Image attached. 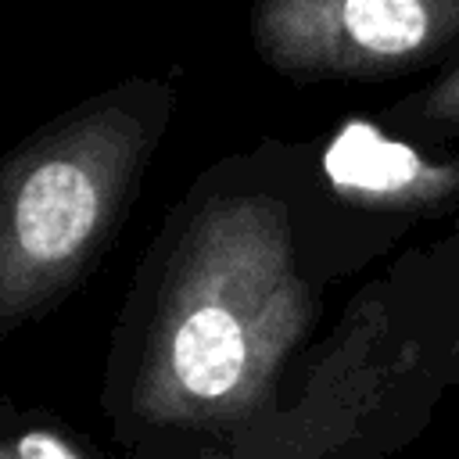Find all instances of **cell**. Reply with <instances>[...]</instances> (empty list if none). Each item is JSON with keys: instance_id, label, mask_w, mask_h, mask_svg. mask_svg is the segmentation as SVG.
Here are the masks:
<instances>
[{"instance_id": "6da1fadb", "label": "cell", "mask_w": 459, "mask_h": 459, "mask_svg": "<svg viewBox=\"0 0 459 459\" xmlns=\"http://www.w3.org/2000/svg\"><path fill=\"white\" fill-rule=\"evenodd\" d=\"M316 143L265 140L212 165L169 222L118 420L158 434L251 430L319 323L301 219Z\"/></svg>"}, {"instance_id": "7a4b0ae2", "label": "cell", "mask_w": 459, "mask_h": 459, "mask_svg": "<svg viewBox=\"0 0 459 459\" xmlns=\"http://www.w3.org/2000/svg\"><path fill=\"white\" fill-rule=\"evenodd\" d=\"M172 115V79L129 75L7 151L0 165V333L43 316L100 258Z\"/></svg>"}, {"instance_id": "3957f363", "label": "cell", "mask_w": 459, "mask_h": 459, "mask_svg": "<svg viewBox=\"0 0 459 459\" xmlns=\"http://www.w3.org/2000/svg\"><path fill=\"white\" fill-rule=\"evenodd\" d=\"M247 36L290 82H384L459 57V0H251Z\"/></svg>"}, {"instance_id": "277c9868", "label": "cell", "mask_w": 459, "mask_h": 459, "mask_svg": "<svg viewBox=\"0 0 459 459\" xmlns=\"http://www.w3.org/2000/svg\"><path fill=\"white\" fill-rule=\"evenodd\" d=\"M316 151L323 183L344 212L373 219L459 212V151L409 140L380 118H348Z\"/></svg>"}, {"instance_id": "5b68a950", "label": "cell", "mask_w": 459, "mask_h": 459, "mask_svg": "<svg viewBox=\"0 0 459 459\" xmlns=\"http://www.w3.org/2000/svg\"><path fill=\"white\" fill-rule=\"evenodd\" d=\"M380 122L409 140L445 147L459 136V57L448 61L427 86L391 100Z\"/></svg>"}, {"instance_id": "8992f818", "label": "cell", "mask_w": 459, "mask_h": 459, "mask_svg": "<svg viewBox=\"0 0 459 459\" xmlns=\"http://www.w3.org/2000/svg\"><path fill=\"white\" fill-rule=\"evenodd\" d=\"M0 459H100V455L90 452L79 437H72L61 423L54 427L25 416L22 423L7 427Z\"/></svg>"}, {"instance_id": "52a82bcc", "label": "cell", "mask_w": 459, "mask_h": 459, "mask_svg": "<svg viewBox=\"0 0 459 459\" xmlns=\"http://www.w3.org/2000/svg\"><path fill=\"white\" fill-rule=\"evenodd\" d=\"M416 359V373L427 384H459V323H448L441 330H430L416 341L402 344Z\"/></svg>"}]
</instances>
